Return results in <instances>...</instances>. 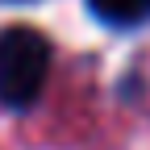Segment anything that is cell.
<instances>
[{"instance_id": "1", "label": "cell", "mask_w": 150, "mask_h": 150, "mask_svg": "<svg viewBox=\"0 0 150 150\" xmlns=\"http://www.w3.org/2000/svg\"><path fill=\"white\" fill-rule=\"evenodd\" d=\"M50 75V42L29 25L0 29V104L29 108L46 88Z\"/></svg>"}, {"instance_id": "2", "label": "cell", "mask_w": 150, "mask_h": 150, "mask_svg": "<svg viewBox=\"0 0 150 150\" xmlns=\"http://www.w3.org/2000/svg\"><path fill=\"white\" fill-rule=\"evenodd\" d=\"M88 4L108 25H142V21H150L146 0H88Z\"/></svg>"}, {"instance_id": "3", "label": "cell", "mask_w": 150, "mask_h": 150, "mask_svg": "<svg viewBox=\"0 0 150 150\" xmlns=\"http://www.w3.org/2000/svg\"><path fill=\"white\" fill-rule=\"evenodd\" d=\"M146 13H150V0H146Z\"/></svg>"}]
</instances>
